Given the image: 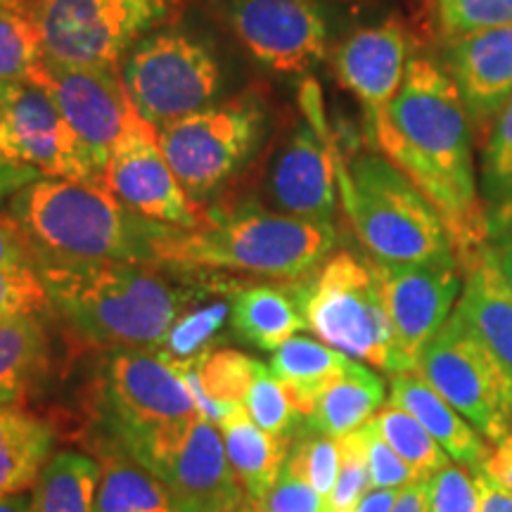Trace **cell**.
Here are the masks:
<instances>
[{
  "mask_svg": "<svg viewBox=\"0 0 512 512\" xmlns=\"http://www.w3.org/2000/svg\"><path fill=\"white\" fill-rule=\"evenodd\" d=\"M169 12L171 0H31L43 55L102 69H121L128 50Z\"/></svg>",
  "mask_w": 512,
  "mask_h": 512,
  "instance_id": "10",
  "label": "cell"
},
{
  "mask_svg": "<svg viewBox=\"0 0 512 512\" xmlns=\"http://www.w3.org/2000/svg\"><path fill=\"white\" fill-rule=\"evenodd\" d=\"M93 512H174V508L155 475L107 444Z\"/></svg>",
  "mask_w": 512,
  "mask_h": 512,
  "instance_id": "30",
  "label": "cell"
},
{
  "mask_svg": "<svg viewBox=\"0 0 512 512\" xmlns=\"http://www.w3.org/2000/svg\"><path fill=\"white\" fill-rule=\"evenodd\" d=\"M38 273L62 323L105 351L159 349L197 297L157 264H48Z\"/></svg>",
  "mask_w": 512,
  "mask_h": 512,
  "instance_id": "2",
  "label": "cell"
},
{
  "mask_svg": "<svg viewBox=\"0 0 512 512\" xmlns=\"http://www.w3.org/2000/svg\"><path fill=\"white\" fill-rule=\"evenodd\" d=\"M105 190L145 219L195 228L202 214L178 181L159 145L157 128L138 117L114 145L105 166Z\"/></svg>",
  "mask_w": 512,
  "mask_h": 512,
  "instance_id": "16",
  "label": "cell"
},
{
  "mask_svg": "<svg viewBox=\"0 0 512 512\" xmlns=\"http://www.w3.org/2000/svg\"><path fill=\"white\" fill-rule=\"evenodd\" d=\"M399 494L401 489H370L368 494L361 498L356 512H392Z\"/></svg>",
  "mask_w": 512,
  "mask_h": 512,
  "instance_id": "49",
  "label": "cell"
},
{
  "mask_svg": "<svg viewBox=\"0 0 512 512\" xmlns=\"http://www.w3.org/2000/svg\"><path fill=\"white\" fill-rule=\"evenodd\" d=\"M145 470L162 482L174 512H230L247 503L228 463L219 427L202 415L162 448Z\"/></svg>",
  "mask_w": 512,
  "mask_h": 512,
  "instance_id": "17",
  "label": "cell"
},
{
  "mask_svg": "<svg viewBox=\"0 0 512 512\" xmlns=\"http://www.w3.org/2000/svg\"><path fill=\"white\" fill-rule=\"evenodd\" d=\"M373 268L392 320L396 347L406 368L415 370L422 349L441 330L463 294V266L458 259L413 264H382L373 259Z\"/></svg>",
  "mask_w": 512,
  "mask_h": 512,
  "instance_id": "15",
  "label": "cell"
},
{
  "mask_svg": "<svg viewBox=\"0 0 512 512\" xmlns=\"http://www.w3.org/2000/svg\"><path fill=\"white\" fill-rule=\"evenodd\" d=\"M38 178L43 176L36 169H31V166H22L0 157V204L10 202L12 195H17L24 185L34 183Z\"/></svg>",
  "mask_w": 512,
  "mask_h": 512,
  "instance_id": "47",
  "label": "cell"
},
{
  "mask_svg": "<svg viewBox=\"0 0 512 512\" xmlns=\"http://www.w3.org/2000/svg\"><path fill=\"white\" fill-rule=\"evenodd\" d=\"M43 57L31 10H0V81L29 79Z\"/></svg>",
  "mask_w": 512,
  "mask_h": 512,
  "instance_id": "36",
  "label": "cell"
},
{
  "mask_svg": "<svg viewBox=\"0 0 512 512\" xmlns=\"http://www.w3.org/2000/svg\"><path fill=\"white\" fill-rule=\"evenodd\" d=\"M0 10H31V0H0Z\"/></svg>",
  "mask_w": 512,
  "mask_h": 512,
  "instance_id": "51",
  "label": "cell"
},
{
  "mask_svg": "<svg viewBox=\"0 0 512 512\" xmlns=\"http://www.w3.org/2000/svg\"><path fill=\"white\" fill-rule=\"evenodd\" d=\"M389 403L411 413L437 439L451 463L465 467L472 475H477L491 456L494 446L437 389L430 387L418 370L389 375Z\"/></svg>",
  "mask_w": 512,
  "mask_h": 512,
  "instance_id": "21",
  "label": "cell"
},
{
  "mask_svg": "<svg viewBox=\"0 0 512 512\" xmlns=\"http://www.w3.org/2000/svg\"><path fill=\"white\" fill-rule=\"evenodd\" d=\"M366 138L434 204L465 271L486 249L489 219L477 188L472 121L446 67L411 57L399 95L380 121L366 126Z\"/></svg>",
  "mask_w": 512,
  "mask_h": 512,
  "instance_id": "1",
  "label": "cell"
},
{
  "mask_svg": "<svg viewBox=\"0 0 512 512\" xmlns=\"http://www.w3.org/2000/svg\"><path fill=\"white\" fill-rule=\"evenodd\" d=\"M339 441V475L328 498L330 512L356 510L370 491V470L366 451V432L356 430Z\"/></svg>",
  "mask_w": 512,
  "mask_h": 512,
  "instance_id": "38",
  "label": "cell"
},
{
  "mask_svg": "<svg viewBox=\"0 0 512 512\" xmlns=\"http://www.w3.org/2000/svg\"><path fill=\"white\" fill-rule=\"evenodd\" d=\"M479 491L472 472L451 463L427 479V512H477Z\"/></svg>",
  "mask_w": 512,
  "mask_h": 512,
  "instance_id": "41",
  "label": "cell"
},
{
  "mask_svg": "<svg viewBox=\"0 0 512 512\" xmlns=\"http://www.w3.org/2000/svg\"><path fill=\"white\" fill-rule=\"evenodd\" d=\"M297 290L306 328L320 342L387 375L406 373L370 256L332 252Z\"/></svg>",
  "mask_w": 512,
  "mask_h": 512,
  "instance_id": "7",
  "label": "cell"
},
{
  "mask_svg": "<svg viewBox=\"0 0 512 512\" xmlns=\"http://www.w3.org/2000/svg\"><path fill=\"white\" fill-rule=\"evenodd\" d=\"M29 81L38 83L60 110L64 124L105 185V166L114 145L138 117L121 69L64 64L43 55Z\"/></svg>",
  "mask_w": 512,
  "mask_h": 512,
  "instance_id": "12",
  "label": "cell"
},
{
  "mask_svg": "<svg viewBox=\"0 0 512 512\" xmlns=\"http://www.w3.org/2000/svg\"><path fill=\"white\" fill-rule=\"evenodd\" d=\"M29 510H31V489L0 498V512H29Z\"/></svg>",
  "mask_w": 512,
  "mask_h": 512,
  "instance_id": "50",
  "label": "cell"
},
{
  "mask_svg": "<svg viewBox=\"0 0 512 512\" xmlns=\"http://www.w3.org/2000/svg\"><path fill=\"white\" fill-rule=\"evenodd\" d=\"M50 363V339L38 316L0 323V408H22Z\"/></svg>",
  "mask_w": 512,
  "mask_h": 512,
  "instance_id": "27",
  "label": "cell"
},
{
  "mask_svg": "<svg viewBox=\"0 0 512 512\" xmlns=\"http://www.w3.org/2000/svg\"><path fill=\"white\" fill-rule=\"evenodd\" d=\"M479 491V510L477 512H512V494L491 482L489 477L475 475Z\"/></svg>",
  "mask_w": 512,
  "mask_h": 512,
  "instance_id": "48",
  "label": "cell"
},
{
  "mask_svg": "<svg viewBox=\"0 0 512 512\" xmlns=\"http://www.w3.org/2000/svg\"><path fill=\"white\" fill-rule=\"evenodd\" d=\"M10 216L48 264H157L169 223L145 219L98 185L38 178L8 202Z\"/></svg>",
  "mask_w": 512,
  "mask_h": 512,
  "instance_id": "4",
  "label": "cell"
},
{
  "mask_svg": "<svg viewBox=\"0 0 512 512\" xmlns=\"http://www.w3.org/2000/svg\"><path fill=\"white\" fill-rule=\"evenodd\" d=\"M332 252H337L335 223L235 204L207 211L195 228L166 226L157 242V264L304 283Z\"/></svg>",
  "mask_w": 512,
  "mask_h": 512,
  "instance_id": "3",
  "label": "cell"
},
{
  "mask_svg": "<svg viewBox=\"0 0 512 512\" xmlns=\"http://www.w3.org/2000/svg\"><path fill=\"white\" fill-rule=\"evenodd\" d=\"M339 204L370 259L382 264L458 259L444 219L399 166L375 150L344 159L335 145Z\"/></svg>",
  "mask_w": 512,
  "mask_h": 512,
  "instance_id": "5",
  "label": "cell"
},
{
  "mask_svg": "<svg viewBox=\"0 0 512 512\" xmlns=\"http://www.w3.org/2000/svg\"><path fill=\"white\" fill-rule=\"evenodd\" d=\"M287 465L297 470L320 496L330 498L339 475V441L302 430L292 439Z\"/></svg>",
  "mask_w": 512,
  "mask_h": 512,
  "instance_id": "37",
  "label": "cell"
},
{
  "mask_svg": "<svg viewBox=\"0 0 512 512\" xmlns=\"http://www.w3.org/2000/svg\"><path fill=\"white\" fill-rule=\"evenodd\" d=\"M230 320L228 299H216L204 306H190L185 309L169 335L164 337L162 349L171 361L183 363V366H195L209 351H214V342Z\"/></svg>",
  "mask_w": 512,
  "mask_h": 512,
  "instance_id": "33",
  "label": "cell"
},
{
  "mask_svg": "<svg viewBox=\"0 0 512 512\" xmlns=\"http://www.w3.org/2000/svg\"><path fill=\"white\" fill-rule=\"evenodd\" d=\"M441 34L448 41L491 27L512 24V0H437Z\"/></svg>",
  "mask_w": 512,
  "mask_h": 512,
  "instance_id": "39",
  "label": "cell"
},
{
  "mask_svg": "<svg viewBox=\"0 0 512 512\" xmlns=\"http://www.w3.org/2000/svg\"><path fill=\"white\" fill-rule=\"evenodd\" d=\"M477 475L489 477L491 482L501 486V489L512 494V434L505 437L501 444L491 448V456L486 458V463Z\"/></svg>",
  "mask_w": 512,
  "mask_h": 512,
  "instance_id": "46",
  "label": "cell"
},
{
  "mask_svg": "<svg viewBox=\"0 0 512 512\" xmlns=\"http://www.w3.org/2000/svg\"><path fill=\"white\" fill-rule=\"evenodd\" d=\"M484 254L489 256V261L503 278V283L508 285L512 292V214H508L501 221L491 223Z\"/></svg>",
  "mask_w": 512,
  "mask_h": 512,
  "instance_id": "45",
  "label": "cell"
},
{
  "mask_svg": "<svg viewBox=\"0 0 512 512\" xmlns=\"http://www.w3.org/2000/svg\"><path fill=\"white\" fill-rule=\"evenodd\" d=\"M446 72L456 83L472 126L477 131L489 128L512 95V24L448 41Z\"/></svg>",
  "mask_w": 512,
  "mask_h": 512,
  "instance_id": "20",
  "label": "cell"
},
{
  "mask_svg": "<svg viewBox=\"0 0 512 512\" xmlns=\"http://www.w3.org/2000/svg\"><path fill=\"white\" fill-rule=\"evenodd\" d=\"M230 512H256L254 508H252V503H245V505H240V508H235V510H230Z\"/></svg>",
  "mask_w": 512,
  "mask_h": 512,
  "instance_id": "52",
  "label": "cell"
},
{
  "mask_svg": "<svg viewBox=\"0 0 512 512\" xmlns=\"http://www.w3.org/2000/svg\"><path fill=\"white\" fill-rule=\"evenodd\" d=\"M247 53L280 74H306L328 57V19L316 0H230Z\"/></svg>",
  "mask_w": 512,
  "mask_h": 512,
  "instance_id": "18",
  "label": "cell"
},
{
  "mask_svg": "<svg viewBox=\"0 0 512 512\" xmlns=\"http://www.w3.org/2000/svg\"><path fill=\"white\" fill-rule=\"evenodd\" d=\"M415 370L491 446L512 434V377L453 309L418 356Z\"/></svg>",
  "mask_w": 512,
  "mask_h": 512,
  "instance_id": "11",
  "label": "cell"
},
{
  "mask_svg": "<svg viewBox=\"0 0 512 512\" xmlns=\"http://www.w3.org/2000/svg\"><path fill=\"white\" fill-rule=\"evenodd\" d=\"M0 268L38 271L34 247H31L22 226L12 219L10 211H0Z\"/></svg>",
  "mask_w": 512,
  "mask_h": 512,
  "instance_id": "44",
  "label": "cell"
},
{
  "mask_svg": "<svg viewBox=\"0 0 512 512\" xmlns=\"http://www.w3.org/2000/svg\"><path fill=\"white\" fill-rule=\"evenodd\" d=\"M50 311V297L38 271L0 268V323Z\"/></svg>",
  "mask_w": 512,
  "mask_h": 512,
  "instance_id": "40",
  "label": "cell"
},
{
  "mask_svg": "<svg viewBox=\"0 0 512 512\" xmlns=\"http://www.w3.org/2000/svg\"><path fill=\"white\" fill-rule=\"evenodd\" d=\"M347 512H356V510H347Z\"/></svg>",
  "mask_w": 512,
  "mask_h": 512,
  "instance_id": "53",
  "label": "cell"
},
{
  "mask_svg": "<svg viewBox=\"0 0 512 512\" xmlns=\"http://www.w3.org/2000/svg\"><path fill=\"white\" fill-rule=\"evenodd\" d=\"M100 475L102 465L86 453H55L31 489L29 512H93Z\"/></svg>",
  "mask_w": 512,
  "mask_h": 512,
  "instance_id": "29",
  "label": "cell"
},
{
  "mask_svg": "<svg viewBox=\"0 0 512 512\" xmlns=\"http://www.w3.org/2000/svg\"><path fill=\"white\" fill-rule=\"evenodd\" d=\"M304 110L309 121L292 128L266 176V200L273 211L299 219L335 223L339 190L335 171V143L320 110L318 88L304 86Z\"/></svg>",
  "mask_w": 512,
  "mask_h": 512,
  "instance_id": "14",
  "label": "cell"
},
{
  "mask_svg": "<svg viewBox=\"0 0 512 512\" xmlns=\"http://www.w3.org/2000/svg\"><path fill=\"white\" fill-rule=\"evenodd\" d=\"M384 403L387 384L382 377L351 358L347 370L313 401L304 418V430L342 439L368 425Z\"/></svg>",
  "mask_w": 512,
  "mask_h": 512,
  "instance_id": "24",
  "label": "cell"
},
{
  "mask_svg": "<svg viewBox=\"0 0 512 512\" xmlns=\"http://www.w3.org/2000/svg\"><path fill=\"white\" fill-rule=\"evenodd\" d=\"M363 432H366L370 489H403L415 482L411 467L403 463L394 448L382 439L373 420L363 425Z\"/></svg>",
  "mask_w": 512,
  "mask_h": 512,
  "instance_id": "43",
  "label": "cell"
},
{
  "mask_svg": "<svg viewBox=\"0 0 512 512\" xmlns=\"http://www.w3.org/2000/svg\"><path fill=\"white\" fill-rule=\"evenodd\" d=\"M252 508L256 512H330V503L297 470L285 465L273 489L261 501L252 503Z\"/></svg>",
  "mask_w": 512,
  "mask_h": 512,
  "instance_id": "42",
  "label": "cell"
},
{
  "mask_svg": "<svg viewBox=\"0 0 512 512\" xmlns=\"http://www.w3.org/2000/svg\"><path fill=\"white\" fill-rule=\"evenodd\" d=\"M408 53L411 41L399 19L354 31L332 53L337 81L361 102L366 126L380 121L399 95L411 62Z\"/></svg>",
  "mask_w": 512,
  "mask_h": 512,
  "instance_id": "19",
  "label": "cell"
},
{
  "mask_svg": "<svg viewBox=\"0 0 512 512\" xmlns=\"http://www.w3.org/2000/svg\"><path fill=\"white\" fill-rule=\"evenodd\" d=\"M349 363L351 356L342 354L330 344L294 335L273 351L268 368L285 384L287 392L306 418L313 401L347 370Z\"/></svg>",
  "mask_w": 512,
  "mask_h": 512,
  "instance_id": "28",
  "label": "cell"
},
{
  "mask_svg": "<svg viewBox=\"0 0 512 512\" xmlns=\"http://www.w3.org/2000/svg\"><path fill=\"white\" fill-rule=\"evenodd\" d=\"M373 422L382 439L394 448L396 456L411 467L415 479H430L451 465V458L437 444V439L411 413L394 403H384Z\"/></svg>",
  "mask_w": 512,
  "mask_h": 512,
  "instance_id": "31",
  "label": "cell"
},
{
  "mask_svg": "<svg viewBox=\"0 0 512 512\" xmlns=\"http://www.w3.org/2000/svg\"><path fill=\"white\" fill-rule=\"evenodd\" d=\"M55 441L53 422L24 408H0V498L34 489Z\"/></svg>",
  "mask_w": 512,
  "mask_h": 512,
  "instance_id": "26",
  "label": "cell"
},
{
  "mask_svg": "<svg viewBox=\"0 0 512 512\" xmlns=\"http://www.w3.org/2000/svg\"><path fill=\"white\" fill-rule=\"evenodd\" d=\"M98 413L110 444L143 467L200 418L183 366L162 349L107 351Z\"/></svg>",
  "mask_w": 512,
  "mask_h": 512,
  "instance_id": "6",
  "label": "cell"
},
{
  "mask_svg": "<svg viewBox=\"0 0 512 512\" xmlns=\"http://www.w3.org/2000/svg\"><path fill=\"white\" fill-rule=\"evenodd\" d=\"M245 408L261 430L271 432L273 437L292 441L299 432L304 430V415L299 406L287 392V387L273 370L259 363L256 368L252 387H249Z\"/></svg>",
  "mask_w": 512,
  "mask_h": 512,
  "instance_id": "34",
  "label": "cell"
},
{
  "mask_svg": "<svg viewBox=\"0 0 512 512\" xmlns=\"http://www.w3.org/2000/svg\"><path fill=\"white\" fill-rule=\"evenodd\" d=\"M456 311L512 377V292L484 252L465 268Z\"/></svg>",
  "mask_w": 512,
  "mask_h": 512,
  "instance_id": "23",
  "label": "cell"
},
{
  "mask_svg": "<svg viewBox=\"0 0 512 512\" xmlns=\"http://www.w3.org/2000/svg\"><path fill=\"white\" fill-rule=\"evenodd\" d=\"M233 332L249 347L273 351L306 328L297 283L292 287L242 285L228 290Z\"/></svg>",
  "mask_w": 512,
  "mask_h": 512,
  "instance_id": "22",
  "label": "cell"
},
{
  "mask_svg": "<svg viewBox=\"0 0 512 512\" xmlns=\"http://www.w3.org/2000/svg\"><path fill=\"white\" fill-rule=\"evenodd\" d=\"M259 361L238 349H214L195 363L197 384L211 401L245 406Z\"/></svg>",
  "mask_w": 512,
  "mask_h": 512,
  "instance_id": "35",
  "label": "cell"
},
{
  "mask_svg": "<svg viewBox=\"0 0 512 512\" xmlns=\"http://www.w3.org/2000/svg\"><path fill=\"white\" fill-rule=\"evenodd\" d=\"M482 200L489 226L512 214V95L486 131L482 150Z\"/></svg>",
  "mask_w": 512,
  "mask_h": 512,
  "instance_id": "32",
  "label": "cell"
},
{
  "mask_svg": "<svg viewBox=\"0 0 512 512\" xmlns=\"http://www.w3.org/2000/svg\"><path fill=\"white\" fill-rule=\"evenodd\" d=\"M0 157L31 166L43 178L105 188L53 98L29 79L0 81Z\"/></svg>",
  "mask_w": 512,
  "mask_h": 512,
  "instance_id": "13",
  "label": "cell"
},
{
  "mask_svg": "<svg viewBox=\"0 0 512 512\" xmlns=\"http://www.w3.org/2000/svg\"><path fill=\"white\" fill-rule=\"evenodd\" d=\"M226 446L228 463L245 491L247 501H261L283 475L292 441L273 437L249 418L247 408L240 406L219 425Z\"/></svg>",
  "mask_w": 512,
  "mask_h": 512,
  "instance_id": "25",
  "label": "cell"
},
{
  "mask_svg": "<svg viewBox=\"0 0 512 512\" xmlns=\"http://www.w3.org/2000/svg\"><path fill=\"white\" fill-rule=\"evenodd\" d=\"M121 79L140 117L162 128L214 105L223 74L214 50L200 38L157 29L128 50Z\"/></svg>",
  "mask_w": 512,
  "mask_h": 512,
  "instance_id": "8",
  "label": "cell"
},
{
  "mask_svg": "<svg viewBox=\"0 0 512 512\" xmlns=\"http://www.w3.org/2000/svg\"><path fill=\"white\" fill-rule=\"evenodd\" d=\"M266 131V105L256 93L157 128L166 162L192 202L219 192L254 157Z\"/></svg>",
  "mask_w": 512,
  "mask_h": 512,
  "instance_id": "9",
  "label": "cell"
}]
</instances>
